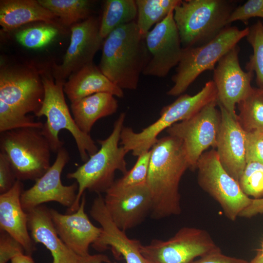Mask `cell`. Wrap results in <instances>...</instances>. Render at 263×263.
<instances>
[{"label": "cell", "instance_id": "cell-1", "mask_svg": "<svg viewBox=\"0 0 263 263\" xmlns=\"http://www.w3.org/2000/svg\"><path fill=\"white\" fill-rule=\"evenodd\" d=\"M147 185L150 193V216L159 220L181 213L179 185L189 164L183 143L167 135L158 139L150 150Z\"/></svg>", "mask_w": 263, "mask_h": 263}, {"label": "cell", "instance_id": "cell-2", "mask_svg": "<svg viewBox=\"0 0 263 263\" xmlns=\"http://www.w3.org/2000/svg\"><path fill=\"white\" fill-rule=\"evenodd\" d=\"M148 57L145 37L134 21L117 28L104 39L98 68L122 90H134Z\"/></svg>", "mask_w": 263, "mask_h": 263}, {"label": "cell", "instance_id": "cell-3", "mask_svg": "<svg viewBox=\"0 0 263 263\" xmlns=\"http://www.w3.org/2000/svg\"><path fill=\"white\" fill-rule=\"evenodd\" d=\"M125 116L122 113L114 122L110 135L104 140H97L101 147L94 154L75 171L67 173V178L75 180L78 186L76 200L68 209V213L77 210L86 189L97 194L105 193L114 183L116 170L123 175L128 171L125 158L129 152L119 146Z\"/></svg>", "mask_w": 263, "mask_h": 263}, {"label": "cell", "instance_id": "cell-4", "mask_svg": "<svg viewBox=\"0 0 263 263\" xmlns=\"http://www.w3.org/2000/svg\"><path fill=\"white\" fill-rule=\"evenodd\" d=\"M226 0H186L173 10V19L183 48L200 46L212 40L228 25L235 8Z\"/></svg>", "mask_w": 263, "mask_h": 263}, {"label": "cell", "instance_id": "cell-5", "mask_svg": "<svg viewBox=\"0 0 263 263\" xmlns=\"http://www.w3.org/2000/svg\"><path fill=\"white\" fill-rule=\"evenodd\" d=\"M217 100V89L213 80L207 82L197 94H181L173 102L163 107L159 118L150 126L136 132L123 127L120 145L133 156L149 151L158 140V135L177 122L187 120L198 113L208 103Z\"/></svg>", "mask_w": 263, "mask_h": 263}, {"label": "cell", "instance_id": "cell-6", "mask_svg": "<svg viewBox=\"0 0 263 263\" xmlns=\"http://www.w3.org/2000/svg\"><path fill=\"white\" fill-rule=\"evenodd\" d=\"M41 78L45 94L42 106L35 115L45 116L42 131L49 141L52 152L57 153L63 147L64 142L58 137L62 130L68 131L74 137L80 157L84 162L98 150L90 134L80 130L72 117L64 97V82L54 80L53 77L43 74Z\"/></svg>", "mask_w": 263, "mask_h": 263}, {"label": "cell", "instance_id": "cell-7", "mask_svg": "<svg viewBox=\"0 0 263 263\" xmlns=\"http://www.w3.org/2000/svg\"><path fill=\"white\" fill-rule=\"evenodd\" d=\"M0 147L17 180L35 181L51 167L52 150L42 129L28 127L1 132Z\"/></svg>", "mask_w": 263, "mask_h": 263}, {"label": "cell", "instance_id": "cell-8", "mask_svg": "<svg viewBox=\"0 0 263 263\" xmlns=\"http://www.w3.org/2000/svg\"><path fill=\"white\" fill-rule=\"evenodd\" d=\"M249 27L240 29L228 26L206 43L183 48L176 73L172 76V87L167 92L169 96H179L203 72L214 69L219 60L231 48L246 37Z\"/></svg>", "mask_w": 263, "mask_h": 263}, {"label": "cell", "instance_id": "cell-9", "mask_svg": "<svg viewBox=\"0 0 263 263\" xmlns=\"http://www.w3.org/2000/svg\"><path fill=\"white\" fill-rule=\"evenodd\" d=\"M197 182L222 207L227 219L234 221L251 203L252 198L242 190L238 181L222 165L216 150L204 152L196 165Z\"/></svg>", "mask_w": 263, "mask_h": 263}, {"label": "cell", "instance_id": "cell-10", "mask_svg": "<svg viewBox=\"0 0 263 263\" xmlns=\"http://www.w3.org/2000/svg\"><path fill=\"white\" fill-rule=\"evenodd\" d=\"M220 250L206 230L186 226L168 240L155 239L140 246L147 263H191L197 257Z\"/></svg>", "mask_w": 263, "mask_h": 263}, {"label": "cell", "instance_id": "cell-11", "mask_svg": "<svg viewBox=\"0 0 263 263\" xmlns=\"http://www.w3.org/2000/svg\"><path fill=\"white\" fill-rule=\"evenodd\" d=\"M217 100L205 106L192 117L171 126L166 130L169 135L183 143L189 169L195 170L197 162L209 147L216 148L221 123V113L217 109Z\"/></svg>", "mask_w": 263, "mask_h": 263}, {"label": "cell", "instance_id": "cell-12", "mask_svg": "<svg viewBox=\"0 0 263 263\" xmlns=\"http://www.w3.org/2000/svg\"><path fill=\"white\" fill-rule=\"evenodd\" d=\"M44 86L38 72L30 67H2L0 71V100L27 114L36 115L44 98Z\"/></svg>", "mask_w": 263, "mask_h": 263}, {"label": "cell", "instance_id": "cell-13", "mask_svg": "<svg viewBox=\"0 0 263 263\" xmlns=\"http://www.w3.org/2000/svg\"><path fill=\"white\" fill-rule=\"evenodd\" d=\"M148 57L142 74L164 77L177 66L183 47L173 19V10L145 37Z\"/></svg>", "mask_w": 263, "mask_h": 263}, {"label": "cell", "instance_id": "cell-14", "mask_svg": "<svg viewBox=\"0 0 263 263\" xmlns=\"http://www.w3.org/2000/svg\"><path fill=\"white\" fill-rule=\"evenodd\" d=\"M70 156L63 147L57 152L56 159L47 171L35 180L29 189L23 190L20 197L22 207L26 212L43 203L55 202L68 209L74 204L78 189L76 182L63 185L61 175Z\"/></svg>", "mask_w": 263, "mask_h": 263}, {"label": "cell", "instance_id": "cell-15", "mask_svg": "<svg viewBox=\"0 0 263 263\" xmlns=\"http://www.w3.org/2000/svg\"><path fill=\"white\" fill-rule=\"evenodd\" d=\"M99 19L91 16L72 26L70 43L63 62L53 66L55 80L65 83L72 74L93 63L104 40L99 34Z\"/></svg>", "mask_w": 263, "mask_h": 263}, {"label": "cell", "instance_id": "cell-16", "mask_svg": "<svg viewBox=\"0 0 263 263\" xmlns=\"http://www.w3.org/2000/svg\"><path fill=\"white\" fill-rule=\"evenodd\" d=\"M239 52L237 45L219 60L214 69L212 80L217 89L218 104L235 118H237L236 105L253 89L251 81L254 74L244 71L241 67Z\"/></svg>", "mask_w": 263, "mask_h": 263}, {"label": "cell", "instance_id": "cell-17", "mask_svg": "<svg viewBox=\"0 0 263 263\" xmlns=\"http://www.w3.org/2000/svg\"><path fill=\"white\" fill-rule=\"evenodd\" d=\"M104 200L113 222L124 231L141 223L151 210V197L147 183L121 188L110 187Z\"/></svg>", "mask_w": 263, "mask_h": 263}, {"label": "cell", "instance_id": "cell-18", "mask_svg": "<svg viewBox=\"0 0 263 263\" xmlns=\"http://www.w3.org/2000/svg\"><path fill=\"white\" fill-rule=\"evenodd\" d=\"M90 213L102 228L100 235L92 244L95 249L103 251L111 247L114 256H122L126 263H147L140 252L142 244L140 241L129 238L125 231L115 225L101 194H98L94 200Z\"/></svg>", "mask_w": 263, "mask_h": 263}, {"label": "cell", "instance_id": "cell-19", "mask_svg": "<svg viewBox=\"0 0 263 263\" xmlns=\"http://www.w3.org/2000/svg\"><path fill=\"white\" fill-rule=\"evenodd\" d=\"M86 197H81L79 208L72 213L62 214L50 209L56 230L64 243L78 257L89 255V249L98 238L101 227L95 226L85 211Z\"/></svg>", "mask_w": 263, "mask_h": 263}, {"label": "cell", "instance_id": "cell-20", "mask_svg": "<svg viewBox=\"0 0 263 263\" xmlns=\"http://www.w3.org/2000/svg\"><path fill=\"white\" fill-rule=\"evenodd\" d=\"M221 123L218 134L216 152L225 170L238 181L246 165V132L237 118L232 116L218 104Z\"/></svg>", "mask_w": 263, "mask_h": 263}, {"label": "cell", "instance_id": "cell-21", "mask_svg": "<svg viewBox=\"0 0 263 263\" xmlns=\"http://www.w3.org/2000/svg\"><path fill=\"white\" fill-rule=\"evenodd\" d=\"M21 181L17 180L13 187L0 195V229L23 246L27 254L35 250L28 227V214L23 209L20 197L23 191Z\"/></svg>", "mask_w": 263, "mask_h": 263}, {"label": "cell", "instance_id": "cell-22", "mask_svg": "<svg viewBox=\"0 0 263 263\" xmlns=\"http://www.w3.org/2000/svg\"><path fill=\"white\" fill-rule=\"evenodd\" d=\"M28 227L35 243L43 244L53 257L52 263H77L78 256L61 240L53 223L50 209L40 205L27 212Z\"/></svg>", "mask_w": 263, "mask_h": 263}, {"label": "cell", "instance_id": "cell-23", "mask_svg": "<svg viewBox=\"0 0 263 263\" xmlns=\"http://www.w3.org/2000/svg\"><path fill=\"white\" fill-rule=\"evenodd\" d=\"M64 93L71 103L98 93H108L123 97L122 89L114 85L93 63L72 74L63 86Z\"/></svg>", "mask_w": 263, "mask_h": 263}, {"label": "cell", "instance_id": "cell-24", "mask_svg": "<svg viewBox=\"0 0 263 263\" xmlns=\"http://www.w3.org/2000/svg\"><path fill=\"white\" fill-rule=\"evenodd\" d=\"M58 19L38 0H2L0 2V25L5 31L38 21L53 25Z\"/></svg>", "mask_w": 263, "mask_h": 263}, {"label": "cell", "instance_id": "cell-25", "mask_svg": "<svg viewBox=\"0 0 263 263\" xmlns=\"http://www.w3.org/2000/svg\"><path fill=\"white\" fill-rule=\"evenodd\" d=\"M108 93H98L71 103L74 120L81 131L89 134L95 122L116 113L118 102Z\"/></svg>", "mask_w": 263, "mask_h": 263}, {"label": "cell", "instance_id": "cell-26", "mask_svg": "<svg viewBox=\"0 0 263 263\" xmlns=\"http://www.w3.org/2000/svg\"><path fill=\"white\" fill-rule=\"evenodd\" d=\"M137 8L134 0H107L100 21L99 34L103 39L113 31L134 21Z\"/></svg>", "mask_w": 263, "mask_h": 263}, {"label": "cell", "instance_id": "cell-27", "mask_svg": "<svg viewBox=\"0 0 263 263\" xmlns=\"http://www.w3.org/2000/svg\"><path fill=\"white\" fill-rule=\"evenodd\" d=\"M181 0H136V22L141 35L145 37L154 24L162 20Z\"/></svg>", "mask_w": 263, "mask_h": 263}, {"label": "cell", "instance_id": "cell-28", "mask_svg": "<svg viewBox=\"0 0 263 263\" xmlns=\"http://www.w3.org/2000/svg\"><path fill=\"white\" fill-rule=\"evenodd\" d=\"M66 26L73 25L90 17L92 1L88 0H38Z\"/></svg>", "mask_w": 263, "mask_h": 263}, {"label": "cell", "instance_id": "cell-29", "mask_svg": "<svg viewBox=\"0 0 263 263\" xmlns=\"http://www.w3.org/2000/svg\"><path fill=\"white\" fill-rule=\"evenodd\" d=\"M237 105V119L245 132L263 130V93L260 88H253Z\"/></svg>", "mask_w": 263, "mask_h": 263}, {"label": "cell", "instance_id": "cell-30", "mask_svg": "<svg viewBox=\"0 0 263 263\" xmlns=\"http://www.w3.org/2000/svg\"><path fill=\"white\" fill-rule=\"evenodd\" d=\"M246 38L253 52L245 68L247 71L255 74L257 84L259 88H262L263 87V23L259 20L249 27Z\"/></svg>", "mask_w": 263, "mask_h": 263}, {"label": "cell", "instance_id": "cell-31", "mask_svg": "<svg viewBox=\"0 0 263 263\" xmlns=\"http://www.w3.org/2000/svg\"><path fill=\"white\" fill-rule=\"evenodd\" d=\"M58 34V30L53 25L34 26L18 32L17 40L22 46L30 49L42 48L50 43Z\"/></svg>", "mask_w": 263, "mask_h": 263}, {"label": "cell", "instance_id": "cell-32", "mask_svg": "<svg viewBox=\"0 0 263 263\" xmlns=\"http://www.w3.org/2000/svg\"><path fill=\"white\" fill-rule=\"evenodd\" d=\"M239 183L247 196L260 198L263 196V164L255 161L246 162Z\"/></svg>", "mask_w": 263, "mask_h": 263}, {"label": "cell", "instance_id": "cell-33", "mask_svg": "<svg viewBox=\"0 0 263 263\" xmlns=\"http://www.w3.org/2000/svg\"><path fill=\"white\" fill-rule=\"evenodd\" d=\"M43 123L37 122L30 116L24 114L13 107L0 100V132L23 128L42 129Z\"/></svg>", "mask_w": 263, "mask_h": 263}, {"label": "cell", "instance_id": "cell-34", "mask_svg": "<svg viewBox=\"0 0 263 263\" xmlns=\"http://www.w3.org/2000/svg\"><path fill=\"white\" fill-rule=\"evenodd\" d=\"M150 157V150L138 156L133 167L121 178L115 180L111 187L121 188L146 183Z\"/></svg>", "mask_w": 263, "mask_h": 263}, {"label": "cell", "instance_id": "cell-35", "mask_svg": "<svg viewBox=\"0 0 263 263\" xmlns=\"http://www.w3.org/2000/svg\"><path fill=\"white\" fill-rule=\"evenodd\" d=\"M263 18V0H248L235 8L227 21L228 25L237 20L245 22L252 18Z\"/></svg>", "mask_w": 263, "mask_h": 263}, {"label": "cell", "instance_id": "cell-36", "mask_svg": "<svg viewBox=\"0 0 263 263\" xmlns=\"http://www.w3.org/2000/svg\"><path fill=\"white\" fill-rule=\"evenodd\" d=\"M23 246L6 232L0 230V263H7L14 257L24 254Z\"/></svg>", "mask_w": 263, "mask_h": 263}, {"label": "cell", "instance_id": "cell-37", "mask_svg": "<svg viewBox=\"0 0 263 263\" xmlns=\"http://www.w3.org/2000/svg\"><path fill=\"white\" fill-rule=\"evenodd\" d=\"M263 164V137L258 131L246 132V163Z\"/></svg>", "mask_w": 263, "mask_h": 263}, {"label": "cell", "instance_id": "cell-38", "mask_svg": "<svg viewBox=\"0 0 263 263\" xmlns=\"http://www.w3.org/2000/svg\"><path fill=\"white\" fill-rule=\"evenodd\" d=\"M11 165L6 155L0 152V193L10 190L17 181Z\"/></svg>", "mask_w": 263, "mask_h": 263}, {"label": "cell", "instance_id": "cell-39", "mask_svg": "<svg viewBox=\"0 0 263 263\" xmlns=\"http://www.w3.org/2000/svg\"><path fill=\"white\" fill-rule=\"evenodd\" d=\"M244 259L225 255L221 250L213 252L194 260L191 263H249Z\"/></svg>", "mask_w": 263, "mask_h": 263}, {"label": "cell", "instance_id": "cell-40", "mask_svg": "<svg viewBox=\"0 0 263 263\" xmlns=\"http://www.w3.org/2000/svg\"><path fill=\"white\" fill-rule=\"evenodd\" d=\"M263 213V198L252 199L250 204L240 213L239 217L249 218Z\"/></svg>", "mask_w": 263, "mask_h": 263}, {"label": "cell", "instance_id": "cell-41", "mask_svg": "<svg viewBox=\"0 0 263 263\" xmlns=\"http://www.w3.org/2000/svg\"><path fill=\"white\" fill-rule=\"evenodd\" d=\"M111 263L108 256L102 254L88 255L85 257H78L77 263Z\"/></svg>", "mask_w": 263, "mask_h": 263}, {"label": "cell", "instance_id": "cell-42", "mask_svg": "<svg viewBox=\"0 0 263 263\" xmlns=\"http://www.w3.org/2000/svg\"><path fill=\"white\" fill-rule=\"evenodd\" d=\"M11 263H34L31 255L21 254L14 257L11 260Z\"/></svg>", "mask_w": 263, "mask_h": 263}, {"label": "cell", "instance_id": "cell-43", "mask_svg": "<svg viewBox=\"0 0 263 263\" xmlns=\"http://www.w3.org/2000/svg\"><path fill=\"white\" fill-rule=\"evenodd\" d=\"M249 263H263V256L259 253Z\"/></svg>", "mask_w": 263, "mask_h": 263}, {"label": "cell", "instance_id": "cell-44", "mask_svg": "<svg viewBox=\"0 0 263 263\" xmlns=\"http://www.w3.org/2000/svg\"><path fill=\"white\" fill-rule=\"evenodd\" d=\"M261 253L263 256V244H262V250H261Z\"/></svg>", "mask_w": 263, "mask_h": 263}, {"label": "cell", "instance_id": "cell-45", "mask_svg": "<svg viewBox=\"0 0 263 263\" xmlns=\"http://www.w3.org/2000/svg\"><path fill=\"white\" fill-rule=\"evenodd\" d=\"M258 132H260V133L261 134V135L263 137V130H262L261 131H258Z\"/></svg>", "mask_w": 263, "mask_h": 263}, {"label": "cell", "instance_id": "cell-46", "mask_svg": "<svg viewBox=\"0 0 263 263\" xmlns=\"http://www.w3.org/2000/svg\"><path fill=\"white\" fill-rule=\"evenodd\" d=\"M262 91V92L263 93V87L262 88H260Z\"/></svg>", "mask_w": 263, "mask_h": 263}]
</instances>
